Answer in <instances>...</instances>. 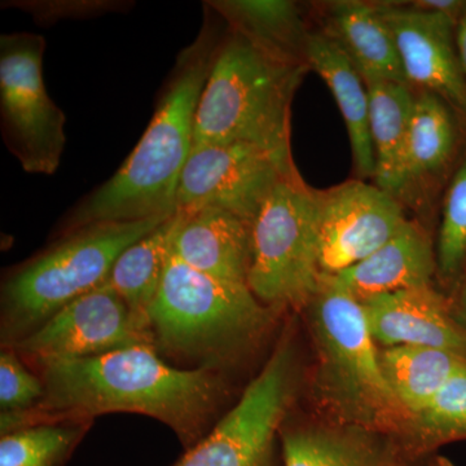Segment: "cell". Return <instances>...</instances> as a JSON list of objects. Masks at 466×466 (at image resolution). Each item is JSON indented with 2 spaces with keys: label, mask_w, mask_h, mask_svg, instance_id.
Here are the masks:
<instances>
[{
  "label": "cell",
  "mask_w": 466,
  "mask_h": 466,
  "mask_svg": "<svg viewBox=\"0 0 466 466\" xmlns=\"http://www.w3.org/2000/svg\"><path fill=\"white\" fill-rule=\"evenodd\" d=\"M306 64L332 92L348 128L355 171L360 180L375 177L376 161L370 131V96L363 76L321 30H311Z\"/></svg>",
  "instance_id": "d6986e66"
},
{
  "label": "cell",
  "mask_w": 466,
  "mask_h": 466,
  "mask_svg": "<svg viewBox=\"0 0 466 466\" xmlns=\"http://www.w3.org/2000/svg\"><path fill=\"white\" fill-rule=\"evenodd\" d=\"M183 217L182 210L175 211L148 235L122 251L103 284L125 300L147 330V314L157 296Z\"/></svg>",
  "instance_id": "44dd1931"
},
{
  "label": "cell",
  "mask_w": 466,
  "mask_h": 466,
  "mask_svg": "<svg viewBox=\"0 0 466 466\" xmlns=\"http://www.w3.org/2000/svg\"><path fill=\"white\" fill-rule=\"evenodd\" d=\"M46 39L32 33L0 38V115L5 143L29 174L52 175L66 149V116L43 82Z\"/></svg>",
  "instance_id": "9c48e42d"
},
{
  "label": "cell",
  "mask_w": 466,
  "mask_h": 466,
  "mask_svg": "<svg viewBox=\"0 0 466 466\" xmlns=\"http://www.w3.org/2000/svg\"><path fill=\"white\" fill-rule=\"evenodd\" d=\"M321 23V32L339 46L364 82L380 79L408 85L394 35L377 3H328Z\"/></svg>",
  "instance_id": "ac0fdd59"
},
{
  "label": "cell",
  "mask_w": 466,
  "mask_h": 466,
  "mask_svg": "<svg viewBox=\"0 0 466 466\" xmlns=\"http://www.w3.org/2000/svg\"><path fill=\"white\" fill-rule=\"evenodd\" d=\"M410 5L417 9L437 12V14L447 15L452 18L461 16L465 9L464 3L456 2V0H420V2H412Z\"/></svg>",
  "instance_id": "f1b7e54d"
},
{
  "label": "cell",
  "mask_w": 466,
  "mask_h": 466,
  "mask_svg": "<svg viewBox=\"0 0 466 466\" xmlns=\"http://www.w3.org/2000/svg\"><path fill=\"white\" fill-rule=\"evenodd\" d=\"M278 311L249 285L202 274L171 253L147 325L162 358L222 372L262 341Z\"/></svg>",
  "instance_id": "3957f363"
},
{
  "label": "cell",
  "mask_w": 466,
  "mask_h": 466,
  "mask_svg": "<svg viewBox=\"0 0 466 466\" xmlns=\"http://www.w3.org/2000/svg\"><path fill=\"white\" fill-rule=\"evenodd\" d=\"M173 254L196 271L248 284L251 266V225L214 207L182 210Z\"/></svg>",
  "instance_id": "e0dca14e"
},
{
  "label": "cell",
  "mask_w": 466,
  "mask_h": 466,
  "mask_svg": "<svg viewBox=\"0 0 466 466\" xmlns=\"http://www.w3.org/2000/svg\"><path fill=\"white\" fill-rule=\"evenodd\" d=\"M361 303L377 345L441 349L466 358V330L449 302L431 285L383 294Z\"/></svg>",
  "instance_id": "5bb4252c"
},
{
  "label": "cell",
  "mask_w": 466,
  "mask_h": 466,
  "mask_svg": "<svg viewBox=\"0 0 466 466\" xmlns=\"http://www.w3.org/2000/svg\"><path fill=\"white\" fill-rule=\"evenodd\" d=\"M318 191L299 171L280 180L251 223L248 285L269 308L309 305L320 287Z\"/></svg>",
  "instance_id": "52a82bcc"
},
{
  "label": "cell",
  "mask_w": 466,
  "mask_h": 466,
  "mask_svg": "<svg viewBox=\"0 0 466 466\" xmlns=\"http://www.w3.org/2000/svg\"><path fill=\"white\" fill-rule=\"evenodd\" d=\"M424 466H455V464L444 456L433 455L425 462Z\"/></svg>",
  "instance_id": "1f68e13d"
},
{
  "label": "cell",
  "mask_w": 466,
  "mask_h": 466,
  "mask_svg": "<svg viewBox=\"0 0 466 466\" xmlns=\"http://www.w3.org/2000/svg\"><path fill=\"white\" fill-rule=\"evenodd\" d=\"M283 466H424L390 434L366 426L283 424Z\"/></svg>",
  "instance_id": "9a60e30c"
},
{
  "label": "cell",
  "mask_w": 466,
  "mask_h": 466,
  "mask_svg": "<svg viewBox=\"0 0 466 466\" xmlns=\"http://www.w3.org/2000/svg\"><path fill=\"white\" fill-rule=\"evenodd\" d=\"M227 27L285 60L305 63L309 29L302 9L289 0H216L205 3Z\"/></svg>",
  "instance_id": "ffe728a7"
},
{
  "label": "cell",
  "mask_w": 466,
  "mask_h": 466,
  "mask_svg": "<svg viewBox=\"0 0 466 466\" xmlns=\"http://www.w3.org/2000/svg\"><path fill=\"white\" fill-rule=\"evenodd\" d=\"M36 367L45 397L25 412L2 413V435L46 422L137 413L167 425L187 451L210 433L228 390L222 372L171 366L152 345Z\"/></svg>",
  "instance_id": "6da1fadb"
},
{
  "label": "cell",
  "mask_w": 466,
  "mask_h": 466,
  "mask_svg": "<svg viewBox=\"0 0 466 466\" xmlns=\"http://www.w3.org/2000/svg\"><path fill=\"white\" fill-rule=\"evenodd\" d=\"M437 254L428 235L407 220L375 253L339 274L323 276L359 302L383 294L431 285Z\"/></svg>",
  "instance_id": "2e32d148"
},
{
  "label": "cell",
  "mask_w": 466,
  "mask_h": 466,
  "mask_svg": "<svg viewBox=\"0 0 466 466\" xmlns=\"http://www.w3.org/2000/svg\"><path fill=\"white\" fill-rule=\"evenodd\" d=\"M92 421L46 422L0 438V466H66Z\"/></svg>",
  "instance_id": "484cf974"
},
{
  "label": "cell",
  "mask_w": 466,
  "mask_h": 466,
  "mask_svg": "<svg viewBox=\"0 0 466 466\" xmlns=\"http://www.w3.org/2000/svg\"><path fill=\"white\" fill-rule=\"evenodd\" d=\"M370 96V131L375 152V184L400 200L404 148L416 94L408 85L366 82Z\"/></svg>",
  "instance_id": "7402d4cb"
},
{
  "label": "cell",
  "mask_w": 466,
  "mask_h": 466,
  "mask_svg": "<svg viewBox=\"0 0 466 466\" xmlns=\"http://www.w3.org/2000/svg\"><path fill=\"white\" fill-rule=\"evenodd\" d=\"M296 170L293 159L251 144L193 147L180 175L177 210L214 207L251 225L276 184Z\"/></svg>",
  "instance_id": "30bf717a"
},
{
  "label": "cell",
  "mask_w": 466,
  "mask_h": 466,
  "mask_svg": "<svg viewBox=\"0 0 466 466\" xmlns=\"http://www.w3.org/2000/svg\"><path fill=\"white\" fill-rule=\"evenodd\" d=\"M453 314L458 319L459 323L466 330V281L460 290L458 299H456L455 306H453Z\"/></svg>",
  "instance_id": "4dcf8cb0"
},
{
  "label": "cell",
  "mask_w": 466,
  "mask_h": 466,
  "mask_svg": "<svg viewBox=\"0 0 466 466\" xmlns=\"http://www.w3.org/2000/svg\"><path fill=\"white\" fill-rule=\"evenodd\" d=\"M406 222L400 201L376 184L351 180L318 192L321 276L339 274L366 259Z\"/></svg>",
  "instance_id": "7c38bea8"
},
{
  "label": "cell",
  "mask_w": 466,
  "mask_h": 466,
  "mask_svg": "<svg viewBox=\"0 0 466 466\" xmlns=\"http://www.w3.org/2000/svg\"><path fill=\"white\" fill-rule=\"evenodd\" d=\"M466 441V366L410 417L400 443L415 458L428 460L438 447Z\"/></svg>",
  "instance_id": "d4e9b609"
},
{
  "label": "cell",
  "mask_w": 466,
  "mask_h": 466,
  "mask_svg": "<svg viewBox=\"0 0 466 466\" xmlns=\"http://www.w3.org/2000/svg\"><path fill=\"white\" fill-rule=\"evenodd\" d=\"M456 47H458L460 63L466 76V8L460 16L458 27H456Z\"/></svg>",
  "instance_id": "f546056e"
},
{
  "label": "cell",
  "mask_w": 466,
  "mask_h": 466,
  "mask_svg": "<svg viewBox=\"0 0 466 466\" xmlns=\"http://www.w3.org/2000/svg\"><path fill=\"white\" fill-rule=\"evenodd\" d=\"M216 20L207 14L195 41L177 57L155 115L133 152L108 182L70 210L58 235L94 223L133 222L177 211L180 175L193 148L196 113L223 38Z\"/></svg>",
  "instance_id": "7a4b0ae2"
},
{
  "label": "cell",
  "mask_w": 466,
  "mask_h": 466,
  "mask_svg": "<svg viewBox=\"0 0 466 466\" xmlns=\"http://www.w3.org/2000/svg\"><path fill=\"white\" fill-rule=\"evenodd\" d=\"M171 216L82 227L16 267L2 284V348H14L67 303L101 287L122 251Z\"/></svg>",
  "instance_id": "8992f818"
},
{
  "label": "cell",
  "mask_w": 466,
  "mask_h": 466,
  "mask_svg": "<svg viewBox=\"0 0 466 466\" xmlns=\"http://www.w3.org/2000/svg\"><path fill=\"white\" fill-rule=\"evenodd\" d=\"M309 305L318 343L319 400L339 422L366 426L400 441L410 415L383 375L363 303L321 276Z\"/></svg>",
  "instance_id": "5b68a950"
},
{
  "label": "cell",
  "mask_w": 466,
  "mask_h": 466,
  "mask_svg": "<svg viewBox=\"0 0 466 466\" xmlns=\"http://www.w3.org/2000/svg\"><path fill=\"white\" fill-rule=\"evenodd\" d=\"M456 142L458 131L449 104L431 92H417L404 148L400 201L410 188L447 167Z\"/></svg>",
  "instance_id": "603a6c76"
},
{
  "label": "cell",
  "mask_w": 466,
  "mask_h": 466,
  "mask_svg": "<svg viewBox=\"0 0 466 466\" xmlns=\"http://www.w3.org/2000/svg\"><path fill=\"white\" fill-rule=\"evenodd\" d=\"M296 385V354L283 339L238 403L173 466H283L280 429Z\"/></svg>",
  "instance_id": "ba28073f"
},
{
  "label": "cell",
  "mask_w": 466,
  "mask_h": 466,
  "mask_svg": "<svg viewBox=\"0 0 466 466\" xmlns=\"http://www.w3.org/2000/svg\"><path fill=\"white\" fill-rule=\"evenodd\" d=\"M435 254L441 278H458L466 263V161L447 189Z\"/></svg>",
  "instance_id": "4316f807"
},
{
  "label": "cell",
  "mask_w": 466,
  "mask_h": 466,
  "mask_svg": "<svg viewBox=\"0 0 466 466\" xmlns=\"http://www.w3.org/2000/svg\"><path fill=\"white\" fill-rule=\"evenodd\" d=\"M309 70L227 27L198 103L193 147L251 144L293 159L291 101Z\"/></svg>",
  "instance_id": "277c9868"
},
{
  "label": "cell",
  "mask_w": 466,
  "mask_h": 466,
  "mask_svg": "<svg viewBox=\"0 0 466 466\" xmlns=\"http://www.w3.org/2000/svg\"><path fill=\"white\" fill-rule=\"evenodd\" d=\"M137 345L153 346L148 330L116 291L101 285L67 303L11 349L36 367Z\"/></svg>",
  "instance_id": "8fae6325"
},
{
  "label": "cell",
  "mask_w": 466,
  "mask_h": 466,
  "mask_svg": "<svg viewBox=\"0 0 466 466\" xmlns=\"http://www.w3.org/2000/svg\"><path fill=\"white\" fill-rule=\"evenodd\" d=\"M386 381L410 417L421 410L466 366L456 352L420 346L380 350Z\"/></svg>",
  "instance_id": "cb8c5ba5"
},
{
  "label": "cell",
  "mask_w": 466,
  "mask_h": 466,
  "mask_svg": "<svg viewBox=\"0 0 466 466\" xmlns=\"http://www.w3.org/2000/svg\"><path fill=\"white\" fill-rule=\"evenodd\" d=\"M390 27L407 84L431 92L466 116V76L460 63L455 18L404 3H377Z\"/></svg>",
  "instance_id": "4fadbf2b"
},
{
  "label": "cell",
  "mask_w": 466,
  "mask_h": 466,
  "mask_svg": "<svg viewBox=\"0 0 466 466\" xmlns=\"http://www.w3.org/2000/svg\"><path fill=\"white\" fill-rule=\"evenodd\" d=\"M0 354V410L2 413L25 412L45 397L41 377L34 375L11 348Z\"/></svg>",
  "instance_id": "83f0119b"
}]
</instances>
